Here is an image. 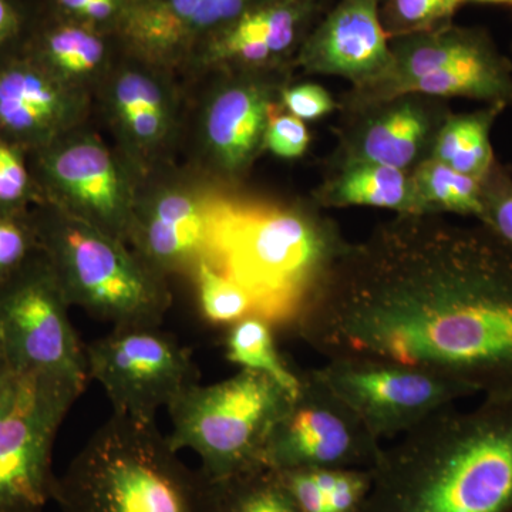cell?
I'll list each match as a JSON object with an SVG mask.
<instances>
[{"mask_svg":"<svg viewBox=\"0 0 512 512\" xmlns=\"http://www.w3.org/2000/svg\"><path fill=\"white\" fill-rule=\"evenodd\" d=\"M296 332L328 360L512 393V248L483 224L396 215L350 242Z\"/></svg>","mask_w":512,"mask_h":512,"instance_id":"6da1fadb","label":"cell"},{"mask_svg":"<svg viewBox=\"0 0 512 512\" xmlns=\"http://www.w3.org/2000/svg\"><path fill=\"white\" fill-rule=\"evenodd\" d=\"M362 512H512V393L447 407L383 448Z\"/></svg>","mask_w":512,"mask_h":512,"instance_id":"7a4b0ae2","label":"cell"},{"mask_svg":"<svg viewBox=\"0 0 512 512\" xmlns=\"http://www.w3.org/2000/svg\"><path fill=\"white\" fill-rule=\"evenodd\" d=\"M202 259L239 286L254 315L296 330L350 242L315 201L205 198Z\"/></svg>","mask_w":512,"mask_h":512,"instance_id":"3957f363","label":"cell"},{"mask_svg":"<svg viewBox=\"0 0 512 512\" xmlns=\"http://www.w3.org/2000/svg\"><path fill=\"white\" fill-rule=\"evenodd\" d=\"M62 512H211L210 480L156 423L111 414L57 476Z\"/></svg>","mask_w":512,"mask_h":512,"instance_id":"277c9868","label":"cell"},{"mask_svg":"<svg viewBox=\"0 0 512 512\" xmlns=\"http://www.w3.org/2000/svg\"><path fill=\"white\" fill-rule=\"evenodd\" d=\"M32 212L40 251L70 306L113 328H158L171 306L164 276L123 241L46 202Z\"/></svg>","mask_w":512,"mask_h":512,"instance_id":"5b68a950","label":"cell"},{"mask_svg":"<svg viewBox=\"0 0 512 512\" xmlns=\"http://www.w3.org/2000/svg\"><path fill=\"white\" fill-rule=\"evenodd\" d=\"M291 397L271 377L249 370L194 384L167 409L173 424L167 439L178 453L194 451L211 480L264 467L269 434Z\"/></svg>","mask_w":512,"mask_h":512,"instance_id":"8992f818","label":"cell"},{"mask_svg":"<svg viewBox=\"0 0 512 512\" xmlns=\"http://www.w3.org/2000/svg\"><path fill=\"white\" fill-rule=\"evenodd\" d=\"M390 50L389 72L367 89L343 93L339 109L406 93L512 106V60L500 52L487 30L450 23L394 37Z\"/></svg>","mask_w":512,"mask_h":512,"instance_id":"52a82bcc","label":"cell"},{"mask_svg":"<svg viewBox=\"0 0 512 512\" xmlns=\"http://www.w3.org/2000/svg\"><path fill=\"white\" fill-rule=\"evenodd\" d=\"M83 390L62 377L16 373L0 404V512H45L53 501V447Z\"/></svg>","mask_w":512,"mask_h":512,"instance_id":"ba28073f","label":"cell"},{"mask_svg":"<svg viewBox=\"0 0 512 512\" xmlns=\"http://www.w3.org/2000/svg\"><path fill=\"white\" fill-rule=\"evenodd\" d=\"M377 439L319 369L299 370V389L266 443L264 463L275 471L372 468Z\"/></svg>","mask_w":512,"mask_h":512,"instance_id":"9c48e42d","label":"cell"},{"mask_svg":"<svg viewBox=\"0 0 512 512\" xmlns=\"http://www.w3.org/2000/svg\"><path fill=\"white\" fill-rule=\"evenodd\" d=\"M69 308L42 252L0 284V330L13 372L46 373L86 387V350Z\"/></svg>","mask_w":512,"mask_h":512,"instance_id":"30bf717a","label":"cell"},{"mask_svg":"<svg viewBox=\"0 0 512 512\" xmlns=\"http://www.w3.org/2000/svg\"><path fill=\"white\" fill-rule=\"evenodd\" d=\"M86 350L87 373L103 386L113 413L156 423L191 386L198 370L190 350L158 328H113Z\"/></svg>","mask_w":512,"mask_h":512,"instance_id":"8fae6325","label":"cell"},{"mask_svg":"<svg viewBox=\"0 0 512 512\" xmlns=\"http://www.w3.org/2000/svg\"><path fill=\"white\" fill-rule=\"evenodd\" d=\"M319 370L379 440L403 436L476 394L446 377L387 363L328 360Z\"/></svg>","mask_w":512,"mask_h":512,"instance_id":"7c38bea8","label":"cell"},{"mask_svg":"<svg viewBox=\"0 0 512 512\" xmlns=\"http://www.w3.org/2000/svg\"><path fill=\"white\" fill-rule=\"evenodd\" d=\"M329 161H365L412 173L430 160L440 128L453 111L448 100L406 93L338 110Z\"/></svg>","mask_w":512,"mask_h":512,"instance_id":"4fadbf2b","label":"cell"},{"mask_svg":"<svg viewBox=\"0 0 512 512\" xmlns=\"http://www.w3.org/2000/svg\"><path fill=\"white\" fill-rule=\"evenodd\" d=\"M30 165L40 198L83 218L114 238L131 239L133 214L121 194L119 175L104 148L94 143L59 144L32 151Z\"/></svg>","mask_w":512,"mask_h":512,"instance_id":"5bb4252c","label":"cell"},{"mask_svg":"<svg viewBox=\"0 0 512 512\" xmlns=\"http://www.w3.org/2000/svg\"><path fill=\"white\" fill-rule=\"evenodd\" d=\"M379 8V0H338L313 26L295 67L306 74L348 80L353 90L379 82L393 60Z\"/></svg>","mask_w":512,"mask_h":512,"instance_id":"9a60e30c","label":"cell"},{"mask_svg":"<svg viewBox=\"0 0 512 512\" xmlns=\"http://www.w3.org/2000/svg\"><path fill=\"white\" fill-rule=\"evenodd\" d=\"M326 0H264L207 40L215 62L247 69L295 66L306 37L325 15Z\"/></svg>","mask_w":512,"mask_h":512,"instance_id":"2e32d148","label":"cell"},{"mask_svg":"<svg viewBox=\"0 0 512 512\" xmlns=\"http://www.w3.org/2000/svg\"><path fill=\"white\" fill-rule=\"evenodd\" d=\"M66 114L59 79L25 53L0 64V137L25 151L56 140Z\"/></svg>","mask_w":512,"mask_h":512,"instance_id":"e0dca14e","label":"cell"},{"mask_svg":"<svg viewBox=\"0 0 512 512\" xmlns=\"http://www.w3.org/2000/svg\"><path fill=\"white\" fill-rule=\"evenodd\" d=\"M242 70L244 77L228 84L212 100L205 120L208 146L218 164L231 174L244 171L264 146L269 110L279 101L275 94L286 87L256 77L264 69Z\"/></svg>","mask_w":512,"mask_h":512,"instance_id":"ac0fdd59","label":"cell"},{"mask_svg":"<svg viewBox=\"0 0 512 512\" xmlns=\"http://www.w3.org/2000/svg\"><path fill=\"white\" fill-rule=\"evenodd\" d=\"M131 239L137 254L161 275L194 269L207 241L205 200L188 194H165L141 217L134 218Z\"/></svg>","mask_w":512,"mask_h":512,"instance_id":"d6986e66","label":"cell"},{"mask_svg":"<svg viewBox=\"0 0 512 512\" xmlns=\"http://www.w3.org/2000/svg\"><path fill=\"white\" fill-rule=\"evenodd\" d=\"M312 200L323 210L370 207L396 215H421L412 174L365 161H326L322 183Z\"/></svg>","mask_w":512,"mask_h":512,"instance_id":"ffe728a7","label":"cell"},{"mask_svg":"<svg viewBox=\"0 0 512 512\" xmlns=\"http://www.w3.org/2000/svg\"><path fill=\"white\" fill-rule=\"evenodd\" d=\"M505 109L503 104H485L471 113H451L440 128L431 158L483 180L497 161L491 130Z\"/></svg>","mask_w":512,"mask_h":512,"instance_id":"44dd1931","label":"cell"},{"mask_svg":"<svg viewBox=\"0 0 512 512\" xmlns=\"http://www.w3.org/2000/svg\"><path fill=\"white\" fill-rule=\"evenodd\" d=\"M296 512H362L372 468L276 471Z\"/></svg>","mask_w":512,"mask_h":512,"instance_id":"7402d4cb","label":"cell"},{"mask_svg":"<svg viewBox=\"0 0 512 512\" xmlns=\"http://www.w3.org/2000/svg\"><path fill=\"white\" fill-rule=\"evenodd\" d=\"M104 53L106 43L100 30L66 19L43 29L25 50L26 56L56 77L92 72Z\"/></svg>","mask_w":512,"mask_h":512,"instance_id":"603a6c76","label":"cell"},{"mask_svg":"<svg viewBox=\"0 0 512 512\" xmlns=\"http://www.w3.org/2000/svg\"><path fill=\"white\" fill-rule=\"evenodd\" d=\"M410 174L421 215L457 214L477 222L483 220V180L480 178L458 173L433 158Z\"/></svg>","mask_w":512,"mask_h":512,"instance_id":"cb8c5ba5","label":"cell"},{"mask_svg":"<svg viewBox=\"0 0 512 512\" xmlns=\"http://www.w3.org/2000/svg\"><path fill=\"white\" fill-rule=\"evenodd\" d=\"M225 356L241 370L271 377L291 396L298 392L299 370L286 363L276 348L274 328L259 316L251 315L229 326Z\"/></svg>","mask_w":512,"mask_h":512,"instance_id":"d4e9b609","label":"cell"},{"mask_svg":"<svg viewBox=\"0 0 512 512\" xmlns=\"http://www.w3.org/2000/svg\"><path fill=\"white\" fill-rule=\"evenodd\" d=\"M210 480L211 512H296L281 477L269 467Z\"/></svg>","mask_w":512,"mask_h":512,"instance_id":"484cf974","label":"cell"},{"mask_svg":"<svg viewBox=\"0 0 512 512\" xmlns=\"http://www.w3.org/2000/svg\"><path fill=\"white\" fill-rule=\"evenodd\" d=\"M192 272L197 285L200 312L208 323L232 326L254 315V305L247 293L212 268L205 259H200Z\"/></svg>","mask_w":512,"mask_h":512,"instance_id":"4316f807","label":"cell"},{"mask_svg":"<svg viewBox=\"0 0 512 512\" xmlns=\"http://www.w3.org/2000/svg\"><path fill=\"white\" fill-rule=\"evenodd\" d=\"M463 0H383L379 13L389 39L430 32L453 23Z\"/></svg>","mask_w":512,"mask_h":512,"instance_id":"83f0119b","label":"cell"},{"mask_svg":"<svg viewBox=\"0 0 512 512\" xmlns=\"http://www.w3.org/2000/svg\"><path fill=\"white\" fill-rule=\"evenodd\" d=\"M32 212H0V284L40 254Z\"/></svg>","mask_w":512,"mask_h":512,"instance_id":"f1b7e54d","label":"cell"},{"mask_svg":"<svg viewBox=\"0 0 512 512\" xmlns=\"http://www.w3.org/2000/svg\"><path fill=\"white\" fill-rule=\"evenodd\" d=\"M40 204L26 151L0 137V212L28 211L29 202Z\"/></svg>","mask_w":512,"mask_h":512,"instance_id":"f546056e","label":"cell"},{"mask_svg":"<svg viewBox=\"0 0 512 512\" xmlns=\"http://www.w3.org/2000/svg\"><path fill=\"white\" fill-rule=\"evenodd\" d=\"M483 204L480 224L512 248V173L498 160L483 178Z\"/></svg>","mask_w":512,"mask_h":512,"instance_id":"4dcf8cb0","label":"cell"},{"mask_svg":"<svg viewBox=\"0 0 512 512\" xmlns=\"http://www.w3.org/2000/svg\"><path fill=\"white\" fill-rule=\"evenodd\" d=\"M311 146V133L305 121L282 109L281 104H272L266 126L264 147L276 157L298 160L305 156Z\"/></svg>","mask_w":512,"mask_h":512,"instance_id":"1f68e13d","label":"cell"},{"mask_svg":"<svg viewBox=\"0 0 512 512\" xmlns=\"http://www.w3.org/2000/svg\"><path fill=\"white\" fill-rule=\"evenodd\" d=\"M60 19L83 23L97 30L116 25L121 29L133 2L131 0H52Z\"/></svg>","mask_w":512,"mask_h":512,"instance_id":"d6a6232c","label":"cell"},{"mask_svg":"<svg viewBox=\"0 0 512 512\" xmlns=\"http://www.w3.org/2000/svg\"><path fill=\"white\" fill-rule=\"evenodd\" d=\"M282 109L302 121H315L339 110V101L316 83L286 86L281 92Z\"/></svg>","mask_w":512,"mask_h":512,"instance_id":"836d02e7","label":"cell"},{"mask_svg":"<svg viewBox=\"0 0 512 512\" xmlns=\"http://www.w3.org/2000/svg\"><path fill=\"white\" fill-rule=\"evenodd\" d=\"M116 104L123 117L140 111L164 113L163 97L153 80L144 74L128 72L123 74L116 87Z\"/></svg>","mask_w":512,"mask_h":512,"instance_id":"e575fe53","label":"cell"},{"mask_svg":"<svg viewBox=\"0 0 512 512\" xmlns=\"http://www.w3.org/2000/svg\"><path fill=\"white\" fill-rule=\"evenodd\" d=\"M25 25V15L18 3L0 0V64L25 53L18 47Z\"/></svg>","mask_w":512,"mask_h":512,"instance_id":"d590c367","label":"cell"},{"mask_svg":"<svg viewBox=\"0 0 512 512\" xmlns=\"http://www.w3.org/2000/svg\"><path fill=\"white\" fill-rule=\"evenodd\" d=\"M15 377L16 372H13L12 369H0V404L9 393L10 387L15 382Z\"/></svg>","mask_w":512,"mask_h":512,"instance_id":"8d00e7d4","label":"cell"},{"mask_svg":"<svg viewBox=\"0 0 512 512\" xmlns=\"http://www.w3.org/2000/svg\"><path fill=\"white\" fill-rule=\"evenodd\" d=\"M463 2L488 3V5L505 6V8L512 9V0H463Z\"/></svg>","mask_w":512,"mask_h":512,"instance_id":"74e56055","label":"cell"},{"mask_svg":"<svg viewBox=\"0 0 512 512\" xmlns=\"http://www.w3.org/2000/svg\"><path fill=\"white\" fill-rule=\"evenodd\" d=\"M0 369H10L6 359L5 345H3L2 330H0Z\"/></svg>","mask_w":512,"mask_h":512,"instance_id":"f35d334b","label":"cell"},{"mask_svg":"<svg viewBox=\"0 0 512 512\" xmlns=\"http://www.w3.org/2000/svg\"><path fill=\"white\" fill-rule=\"evenodd\" d=\"M131 2H133V6H136V5H144V3L153 2V0H131Z\"/></svg>","mask_w":512,"mask_h":512,"instance_id":"ab89813d","label":"cell"},{"mask_svg":"<svg viewBox=\"0 0 512 512\" xmlns=\"http://www.w3.org/2000/svg\"><path fill=\"white\" fill-rule=\"evenodd\" d=\"M379 2H380V3H382V2H383V0H379Z\"/></svg>","mask_w":512,"mask_h":512,"instance_id":"60d3db41","label":"cell"}]
</instances>
